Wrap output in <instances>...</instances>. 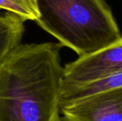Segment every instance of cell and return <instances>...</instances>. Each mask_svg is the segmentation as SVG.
<instances>
[{
  "label": "cell",
  "mask_w": 122,
  "mask_h": 121,
  "mask_svg": "<svg viewBox=\"0 0 122 121\" xmlns=\"http://www.w3.org/2000/svg\"><path fill=\"white\" fill-rule=\"evenodd\" d=\"M61 47L20 44L0 63V121H61Z\"/></svg>",
  "instance_id": "1"
},
{
  "label": "cell",
  "mask_w": 122,
  "mask_h": 121,
  "mask_svg": "<svg viewBox=\"0 0 122 121\" xmlns=\"http://www.w3.org/2000/svg\"><path fill=\"white\" fill-rule=\"evenodd\" d=\"M36 23L62 46L83 57L122 37L105 0H36Z\"/></svg>",
  "instance_id": "2"
},
{
  "label": "cell",
  "mask_w": 122,
  "mask_h": 121,
  "mask_svg": "<svg viewBox=\"0 0 122 121\" xmlns=\"http://www.w3.org/2000/svg\"><path fill=\"white\" fill-rule=\"evenodd\" d=\"M120 71H122V37L104 48L67 63L63 67L61 84H86Z\"/></svg>",
  "instance_id": "3"
},
{
  "label": "cell",
  "mask_w": 122,
  "mask_h": 121,
  "mask_svg": "<svg viewBox=\"0 0 122 121\" xmlns=\"http://www.w3.org/2000/svg\"><path fill=\"white\" fill-rule=\"evenodd\" d=\"M60 109L61 121H122V87L98 92Z\"/></svg>",
  "instance_id": "4"
},
{
  "label": "cell",
  "mask_w": 122,
  "mask_h": 121,
  "mask_svg": "<svg viewBox=\"0 0 122 121\" xmlns=\"http://www.w3.org/2000/svg\"><path fill=\"white\" fill-rule=\"evenodd\" d=\"M121 87H122V71L86 84H61L60 107L98 92Z\"/></svg>",
  "instance_id": "5"
},
{
  "label": "cell",
  "mask_w": 122,
  "mask_h": 121,
  "mask_svg": "<svg viewBox=\"0 0 122 121\" xmlns=\"http://www.w3.org/2000/svg\"><path fill=\"white\" fill-rule=\"evenodd\" d=\"M24 22L21 17L8 12L0 15V63L20 45Z\"/></svg>",
  "instance_id": "6"
},
{
  "label": "cell",
  "mask_w": 122,
  "mask_h": 121,
  "mask_svg": "<svg viewBox=\"0 0 122 121\" xmlns=\"http://www.w3.org/2000/svg\"><path fill=\"white\" fill-rule=\"evenodd\" d=\"M0 8L21 17L25 21L36 22L39 16L36 0H0Z\"/></svg>",
  "instance_id": "7"
}]
</instances>
